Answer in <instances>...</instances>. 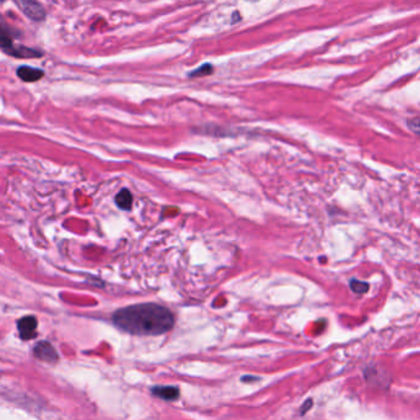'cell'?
Wrapping results in <instances>:
<instances>
[{
  "instance_id": "1",
  "label": "cell",
  "mask_w": 420,
  "mask_h": 420,
  "mask_svg": "<svg viewBox=\"0 0 420 420\" xmlns=\"http://www.w3.org/2000/svg\"><path fill=\"white\" fill-rule=\"evenodd\" d=\"M115 326L134 335H161L174 327V316L156 303H141L116 310Z\"/></svg>"
},
{
  "instance_id": "2",
  "label": "cell",
  "mask_w": 420,
  "mask_h": 420,
  "mask_svg": "<svg viewBox=\"0 0 420 420\" xmlns=\"http://www.w3.org/2000/svg\"><path fill=\"white\" fill-rule=\"evenodd\" d=\"M2 47L4 52L8 55L13 56V57L18 58H29V57H41L42 52L36 51V49L29 48L25 46H14L13 40L10 36H8L7 30H2Z\"/></svg>"
},
{
  "instance_id": "3",
  "label": "cell",
  "mask_w": 420,
  "mask_h": 420,
  "mask_svg": "<svg viewBox=\"0 0 420 420\" xmlns=\"http://www.w3.org/2000/svg\"><path fill=\"white\" fill-rule=\"evenodd\" d=\"M33 355L41 361H44V362H56L58 360L57 351L47 341H40V343L36 344L35 348H33Z\"/></svg>"
},
{
  "instance_id": "4",
  "label": "cell",
  "mask_w": 420,
  "mask_h": 420,
  "mask_svg": "<svg viewBox=\"0 0 420 420\" xmlns=\"http://www.w3.org/2000/svg\"><path fill=\"white\" fill-rule=\"evenodd\" d=\"M36 328H37V321L33 316H26V317L19 319L18 329L22 340H29V339L35 338Z\"/></svg>"
},
{
  "instance_id": "5",
  "label": "cell",
  "mask_w": 420,
  "mask_h": 420,
  "mask_svg": "<svg viewBox=\"0 0 420 420\" xmlns=\"http://www.w3.org/2000/svg\"><path fill=\"white\" fill-rule=\"evenodd\" d=\"M16 4H18V7L20 8L25 15L29 16L30 19H32L35 21L42 20L44 18V15H46L42 5L36 2H18Z\"/></svg>"
},
{
  "instance_id": "6",
  "label": "cell",
  "mask_w": 420,
  "mask_h": 420,
  "mask_svg": "<svg viewBox=\"0 0 420 420\" xmlns=\"http://www.w3.org/2000/svg\"><path fill=\"white\" fill-rule=\"evenodd\" d=\"M16 74H18V77L20 78L21 80H24V82L33 83L40 80L44 75V72L42 71V69L32 68V67L29 66H21L19 67L18 71H16Z\"/></svg>"
},
{
  "instance_id": "7",
  "label": "cell",
  "mask_w": 420,
  "mask_h": 420,
  "mask_svg": "<svg viewBox=\"0 0 420 420\" xmlns=\"http://www.w3.org/2000/svg\"><path fill=\"white\" fill-rule=\"evenodd\" d=\"M153 394L161 397L165 400H175L180 396V391L178 387H173V386H158V387L152 388Z\"/></svg>"
},
{
  "instance_id": "8",
  "label": "cell",
  "mask_w": 420,
  "mask_h": 420,
  "mask_svg": "<svg viewBox=\"0 0 420 420\" xmlns=\"http://www.w3.org/2000/svg\"><path fill=\"white\" fill-rule=\"evenodd\" d=\"M115 202H116V205L119 206L120 208L127 211V209H130L131 207H132V194H131L127 189H122L121 191L116 195V197H115Z\"/></svg>"
},
{
  "instance_id": "9",
  "label": "cell",
  "mask_w": 420,
  "mask_h": 420,
  "mask_svg": "<svg viewBox=\"0 0 420 420\" xmlns=\"http://www.w3.org/2000/svg\"><path fill=\"white\" fill-rule=\"evenodd\" d=\"M350 287L355 293H365L369 291V284L368 282L359 281V280H351L350 281Z\"/></svg>"
},
{
  "instance_id": "10",
  "label": "cell",
  "mask_w": 420,
  "mask_h": 420,
  "mask_svg": "<svg viewBox=\"0 0 420 420\" xmlns=\"http://www.w3.org/2000/svg\"><path fill=\"white\" fill-rule=\"evenodd\" d=\"M212 72H214V67H212L209 63H207V64H203V66H201L200 68L195 69V71L190 73L189 75L190 77H205V75L211 74Z\"/></svg>"
},
{
  "instance_id": "11",
  "label": "cell",
  "mask_w": 420,
  "mask_h": 420,
  "mask_svg": "<svg viewBox=\"0 0 420 420\" xmlns=\"http://www.w3.org/2000/svg\"><path fill=\"white\" fill-rule=\"evenodd\" d=\"M408 126L413 132L420 136V119H411L408 121Z\"/></svg>"
},
{
  "instance_id": "12",
  "label": "cell",
  "mask_w": 420,
  "mask_h": 420,
  "mask_svg": "<svg viewBox=\"0 0 420 420\" xmlns=\"http://www.w3.org/2000/svg\"><path fill=\"white\" fill-rule=\"evenodd\" d=\"M308 405H312V400H307L306 404L303 405V408H302V409H303V413H304V411L307 410V407H308Z\"/></svg>"
}]
</instances>
